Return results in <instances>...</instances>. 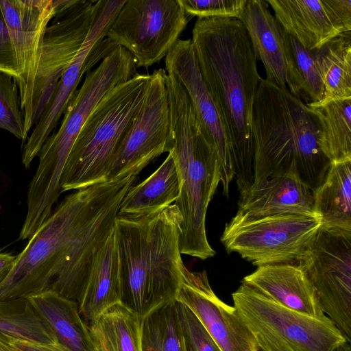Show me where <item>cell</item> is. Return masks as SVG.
Here are the masks:
<instances>
[{
	"label": "cell",
	"instance_id": "obj_1",
	"mask_svg": "<svg viewBox=\"0 0 351 351\" xmlns=\"http://www.w3.org/2000/svg\"><path fill=\"white\" fill-rule=\"evenodd\" d=\"M136 179L130 175L66 196L16 256L0 285V301L50 291L78 304L94 258L112 234L121 204Z\"/></svg>",
	"mask_w": 351,
	"mask_h": 351
},
{
	"label": "cell",
	"instance_id": "obj_2",
	"mask_svg": "<svg viewBox=\"0 0 351 351\" xmlns=\"http://www.w3.org/2000/svg\"><path fill=\"white\" fill-rule=\"evenodd\" d=\"M228 139L239 191L254 181L252 109L261 80L247 31L237 19L197 18L191 38Z\"/></svg>",
	"mask_w": 351,
	"mask_h": 351
},
{
	"label": "cell",
	"instance_id": "obj_3",
	"mask_svg": "<svg viewBox=\"0 0 351 351\" xmlns=\"http://www.w3.org/2000/svg\"><path fill=\"white\" fill-rule=\"evenodd\" d=\"M180 224L174 204L139 217L115 219L120 304L142 319L176 300L185 267L180 250Z\"/></svg>",
	"mask_w": 351,
	"mask_h": 351
},
{
	"label": "cell",
	"instance_id": "obj_4",
	"mask_svg": "<svg viewBox=\"0 0 351 351\" xmlns=\"http://www.w3.org/2000/svg\"><path fill=\"white\" fill-rule=\"evenodd\" d=\"M254 181L282 176L314 191L331 162L319 143L317 115L290 91L261 78L252 109Z\"/></svg>",
	"mask_w": 351,
	"mask_h": 351
},
{
	"label": "cell",
	"instance_id": "obj_5",
	"mask_svg": "<svg viewBox=\"0 0 351 351\" xmlns=\"http://www.w3.org/2000/svg\"><path fill=\"white\" fill-rule=\"evenodd\" d=\"M171 120L168 153L180 179V193L174 202L180 216L181 254L206 260L215 252L206 230L208 205L221 182L218 156L206 138L190 98L171 73H166Z\"/></svg>",
	"mask_w": 351,
	"mask_h": 351
},
{
	"label": "cell",
	"instance_id": "obj_6",
	"mask_svg": "<svg viewBox=\"0 0 351 351\" xmlns=\"http://www.w3.org/2000/svg\"><path fill=\"white\" fill-rule=\"evenodd\" d=\"M135 63L130 53L117 46L93 71L72 97L58 130L44 142L37 156L36 172L29 184L26 219L43 223L51 215L61 193L60 178L74 143L88 116L112 88L132 77Z\"/></svg>",
	"mask_w": 351,
	"mask_h": 351
},
{
	"label": "cell",
	"instance_id": "obj_7",
	"mask_svg": "<svg viewBox=\"0 0 351 351\" xmlns=\"http://www.w3.org/2000/svg\"><path fill=\"white\" fill-rule=\"evenodd\" d=\"M150 77L136 73L109 90L94 108L67 158L61 193L106 181L113 157L143 104Z\"/></svg>",
	"mask_w": 351,
	"mask_h": 351
},
{
	"label": "cell",
	"instance_id": "obj_8",
	"mask_svg": "<svg viewBox=\"0 0 351 351\" xmlns=\"http://www.w3.org/2000/svg\"><path fill=\"white\" fill-rule=\"evenodd\" d=\"M232 298L260 350L333 351L348 342L328 316L293 311L243 282Z\"/></svg>",
	"mask_w": 351,
	"mask_h": 351
},
{
	"label": "cell",
	"instance_id": "obj_9",
	"mask_svg": "<svg viewBox=\"0 0 351 351\" xmlns=\"http://www.w3.org/2000/svg\"><path fill=\"white\" fill-rule=\"evenodd\" d=\"M320 227L319 219L313 216L254 218L236 214L226 223L220 240L228 253H237L257 267L298 263Z\"/></svg>",
	"mask_w": 351,
	"mask_h": 351
},
{
	"label": "cell",
	"instance_id": "obj_10",
	"mask_svg": "<svg viewBox=\"0 0 351 351\" xmlns=\"http://www.w3.org/2000/svg\"><path fill=\"white\" fill-rule=\"evenodd\" d=\"M187 23L180 0H125L106 38L148 67L165 58Z\"/></svg>",
	"mask_w": 351,
	"mask_h": 351
},
{
	"label": "cell",
	"instance_id": "obj_11",
	"mask_svg": "<svg viewBox=\"0 0 351 351\" xmlns=\"http://www.w3.org/2000/svg\"><path fill=\"white\" fill-rule=\"evenodd\" d=\"M300 263L323 312L351 343V232L320 227Z\"/></svg>",
	"mask_w": 351,
	"mask_h": 351
},
{
	"label": "cell",
	"instance_id": "obj_12",
	"mask_svg": "<svg viewBox=\"0 0 351 351\" xmlns=\"http://www.w3.org/2000/svg\"><path fill=\"white\" fill-rule=\"evenodd\" d=\"M150 75L143 104L113 157L106 181L137 176L150 162L168 152L171 120L166 71L156 69Z\"/></svg>",
	"mask_w": 351,
	"mask_h": 351
},
{
	"label": "cell",
	"instance_id": "obj_13",
	"mask_svg": "<svg viewBox=\"0 0 351 351\" xmlns=\"http://www.w3.org/2000/svg\"><path fill=\"white\" fill-rule=\"evenodd\" d=\"M95 1L61 0L47 27L32 99L36 125L62 73L82 45L93 24Z\"/></svg>",
	"mask_w": 351,
	"mask_h": 351
},
{
	"label": "cell",
	"instance_id": "obj_14",
	"mask_svg": "<svg viewBox=\"0 0 351 351\" xmlns=\"http://www.w3.org/2000/svg\"><path fill=\"white\" fill-rule=\"evenodd\" d=\"M61 0H0L17 73L27 138L32 128V99L43 37Z\"/></svg>",
	"mask_w": 351,
	"mask_h": 351
},
{
	"label": "cell",
	"instance_id": "obj_15",
	"mask_svg": "<svg viewBox=\"0 0 351 351\" xmlns=\"http://www.w3.org/2000/svg\"><path fill=\"white\" fill-rule=\"evenodd\" d=\"M125 0L97 1L91 28L82 45L62 73L53 95L23 147L22 163L29 168L64 114L84 74L99 60L93 47L104 40Z\"/></svg>",
	"mask_w": 351,
	"mask_h": 351
},
{
	"label": "cell",
	"instance_id": "obj_16",
	"mask_svg": "<svg viewBox=\"0 0 351 351\" xmlns=\"http://www.w3.org/2000/svg\"><path fill=\"white\" fill-rule=\"evenodd\" d=\"M165 63V71L173 73L184 87L202 131L218 156L223 194L228 197L234 178L229 142L200 73L191 39L179 38L166 55Z\"/></svg>",
	"mask_w": 351,
	"mask_h": 351
},
{
	"label": "cell",
	"instance_id": "obj_17",
	"mask_svg": "<svg viewBox=\"0 0 351 351\" xmlns=\"http://www.w3.org/2000/svg\"><path fill=\"white\" fill-rule=\"evenodd\" d=\"M176 300L194 313L220 351H260L235 307L215 294L206 271L184 267Z\"/></svg>",
	"mask_w": 351,
	"mask_h": 351
},
{
	"label": "cell",
	"instance_id": "obj_18",
	"mask_svg": "<svg viewBox=\"0 0 351 351\" xmlns=\"http://www.w3.org/2000/svg\"><path fill=\"white\" fill-rule=\"evenodd\" d=\"M284 30L303 47L315 51L351 32V0H267Z\"/></svg>",
	"mask_w": 351,
	"mask_h": 351
},
{
	"label": "cell",
	"instance_id": "obj_19",
	"mask_svg": "<svg viewBox=\"0 0 351 351\" xmlns=\"http://www.w3.org/2000/svg\"><path fill=\"white\" fill-rule=\"evenodd\" d=\"M239 191V215L254 218L285 214L316 217L313 191L295 177L253 182Z\"/></svg>",
	"mask_w": 351,
	"mask_h": 351
},
{
	"label": "cell",
	"instance_id": "obj_20",
	"mask_svg": "<svg viewBox=\"0 0 351 351\" xmlns=\"http://www.w3.org/2000/svg\"><path fill=\"white\" fill-rule=\"evenodd\" d=\"M265 0H247L239 20L244 24L257 60L263 63L265 80L288 90L290 64L285 30Z\"/></svg>",
	"mask_w": 351,
	"mask_h": 351
},
{
	"label": "cell",
	"instance_id": "obj_21",
	"mask_svg": "<svg viewBox=\"0 0 351 351\" xmlns=\"http://www.w3.org/2000/svg\"><path fill=\"white\" fill-rule=\"evenodd\" d=\"M241 282L293 311L319 317L326 315L300 262L258 266Z\"/></svg>",
	"mask_w": 351,
	"mask_h": 351
},
{
	"label": "cell",
	"instance_id": "obj_22",
	"mask_svg": "<svg viewBox=\"0 0 351 351\" xmlns=\"http://www.w3.org/2000/svg\"><path fill=\"white\" fill-rule=\"evenodd\" d=\"M120 303L119 258L113 231L95 255L79 311L88 326L98 316Z\"/></svg>",
	"mask_w": 351,
	"mask_h": 351
},
{
	"label": "cell",
	"instance_id": "obj_23",
	"mask_svg": "<svg viewBox=\"0 0 351 351\" xmlns=\"http://www.w3.org/2000/svg\"><path fill=\"white\" fill-rule=\"evenodd\" d=\"M313 196V211L322 228L351 232V160L332 162Z\"/></svg>",
	"mask_w": 351,
	"mask_h": 351
},
{
	"label": "cell",
	"instance_id": "obj_24",
	"mask_svg": "<svg viewBox=\"0 0 351 351\" xmlns=\"http://www.w3.org/2000/svg\"><path fill=\"white\" fill-rule=\"evenodd\" d=\"M180 186L174 160L168 154L152 175L130 188L121 204L118 216L134 218L163 210L176 201Z\"/></svg>",
	"mask_w": 351,
	"mask_h": 351
},
{
	"label": "cell",
	"instance_id": "obj_25",
	"mask_svg": "<svg viewBox=\"0 0 351 351\" xmlns=\"http://www.w3.org/2000/svg\"><path fill=\"white\" fill-rule=\"evenodd\" d=\"M27 298L49 324L60 343L72 351H93L88 326L76 302L50 291Z\"/></svg>",
	"mask_w": 351,
	"mask_h": 351
},
{
	"label": "cell",
	"instance_id": "obj_26",
	"mask_svg": "<svg viewBox=\"0 0 351 351\" xmlns=\"http://www.w3.org/2000/svg\"><path fill=\"white\" fill-rule=\"evenodd\" d=\"M143 319L120 303L89 325L93 351H142Z\"/></svg>",
	"mask_w": 351,
	"mask_h": 351
},
{
	"label": "cell",
	"instance_id": "obj_27",
	"mask_svg": "<svg viewBox=\"0 0 351 351\" xmlns=\"http://www.w3.org/2000/svg\"><path fill=\"white\" fill-rule=\"evenodd\" d=\"M307 106L317 117L319 146L330 162L351 160V98Z\"/></svg>",
	"mask_w": 351,
	"mask_h": 351
},
{
	"label": "cell",
	"instance_id": "obj_28",
	"mask_svg": "<svg viewBox=\"0 0 351 351\" xmlns=\"http://www.w3.org/2000/svg\"><path fill=\"white\" fill-rule=\"evenodd\" d=\"M313 51L324 88L323 99L318 104L350 99L351 32L339 34Z\"/></svg>",
	"mask_w": 351,
	"mask_h": 351
},
{
	"label": "cell",
	"instance_id": "obj_29",
	"mask_svg": "<svg viewBox=\"0 0 351 351\" xmlns=\"http://www.w3.org/2000/svg\"><path fill=\"white\" fill-rule=\"evenodd\" d=\"M0 336L43 343L58 341L27 298L0 301Z\"/></svg>",
	"mask_w": 351,
	"mask_h": 351
},
{
	"label": "cell",
	"instance_id": "obj_30",
	"mask_svg": "<svg viewBox=\"0 0 351 351\" xmlns=\"http://www.w3.org/2000/svg\"><path fill=\"white\" fill-rule=\"evenodd\" d=\"M290 64V93L306 105L318 104L324 95V84L314 51L303 47L285 31Z\"/></svg>",
	"mask_w": 351,
	"mask_h": 351
},
{
	"label": "cell",
	"instance_id": "obj_31",
	"mask_svg": "<svg viewBox=\"0 0 351 351\" xmlns=\"http://www.w3.org/2000/svg\"><path fill=\"white\" fill-rule=\"evenodd\" d=\"M142 351H187L176 300L160 306L143 319Z\"/></svg>",
	"mask_w": 351,
	"mask_h": 351
},
{
	"label": "cell",
	"instance_id": "obj_32",
	"mask_svg": "<svg viewBox=\"0 0 351 351\" xmlns=\"http://www.w3.org/2000/svg\"><path fill=\"white\" fill-rule=\"evenodd\" d=\"M0 129L25 141L24 119L19 87L12 76L0 72Z\"/></svg>",
	"mask_w": 351,
	"mask_h": 351
},
{
	"label": "cell",
	"instance_id": "obj_33",
	"mask_svg": "<svg viewBox=\"0 0 351 351\" xmlns=\"http://www.w3.org/2000/svg\"><path fill=\"white\" fill-rule=\"evenodd\" d=\"M176 302L187 351H220L194 313L183 304L177 301Z\"/></svg>",
	"mask_w": 351,
	"mask_h": 351
},
{
	"label": "cell",
	"instance_id": "obj_34",
	"mask_svg": "<svg viewBox=\"0 0 351 351\" xmlns=\"http://www.w3.org/2000/svg\"><path fill=\"white\" fill-rule=\"evenodd\" d=\"M180 2L188 16L240 19L247 0H180Z\"/></svg>",
	"mask_w": 351,
	"mask_h": 351
},
{
	"label": "cell",
	"instance_id": "obj_35",
	"mask_svg": "<svg viewBox=\"0 0 351 351\" xmlns=\"http://www.w3.org/2000/svg\"><path fill=\"white\" fill-rule=\"evenodd\" d=\"M0 72L14 77L17 73L8 27L0 8Z\"/></svg>",
	"mask_w": 351,
	"mask_h": 351
},
{
	"label": "cell",
	"instance_id": "obj_36",
	"mask_svg": "<svg viewBox=\"0 0 351 351\" xmlns=\"http://www.w3.org/2000/svg\"><path fill=\"white\" fill-rule=\"evenodd\" d=\"M6 341L10 351H72L58 341L53 343H43L7 338Z\"/></svg>",
	"mask_w": 351,
	"mask_h": 351
},
{
	"label": "cell",
	"instance_id": "obj_37",
	"mask_svg": "<svg viewBox=\"0 0 351 351\" xmlns=\"http://www.w3.org/2000/svg\"><path fill=\"white\" fill-rule=\"evenodd\" d=\"M16 256L0 252V285L5 280L12 269Z\"/></svg>",
	"mask_w": 351,
	"mask_h": 351
},
{
	"label": "cell",
	"instance_id": "obj_38",
	"mask_svg": "<svg viewBox=\"0 0 351 351\" xmlns=\"http://www.w3.org/2000/svg\"><path fill=\"white\" fill-rule=\"evenodd\" d=\"M0 351H9V346L5 337L0 336Z\"/></svg>",
	"mask_w": 351,
	"mask_h": 351
},
{
	"label": "cell",
	"instance_id": "obj_39",
	"mask_svg": "<svg viewBox=\"0 0 351 351\" xmlns=\"http://www.w3.org/2000/svg\"><path fill=\"white\" fill-rule=\"evenodd\" d=\"M333 351H351V345L347 342L345 344L337 348Z\"/></svg>",
	"mask_w": 351,
	"mask_h": 351
}]
</instances>
